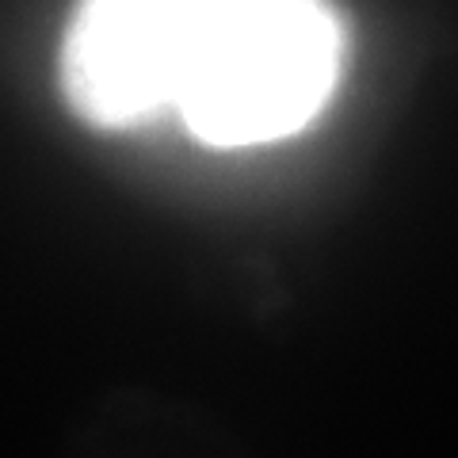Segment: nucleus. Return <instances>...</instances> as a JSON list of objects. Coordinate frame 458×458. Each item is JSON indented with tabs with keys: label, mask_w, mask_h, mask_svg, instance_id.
I'll return each mask as SVG.
<instances>
[{
	"label": "nucleus",
	"mask_w": 458,
	"mask_h": 458,
	"mask_svg": "<svg viewBox=\"0 0 458 458\" xmlns=\"http://www.w3.org/2000/svg\"><path fill=\"white\" fill-rule=\"evenodd\" d=\"M340 54L328 0H222L176 107L207 146H264L328 104Z\"/></svg>",
	"instance_id": "nucleus-1"
},
{
	"label": "nucleus",
	"mask_w": 458,
	"mask_h": 458,
	"mask_svg": "<svg viewBox=\"0 0 458 458\" xmlns=\"http://www.w3.org/2000/svg\"><path fill=\"white\" fill-rule=\"evenodd\" d=\"M222 0H77L62 38V92L96 131H126L180 104Z\"/></svg>",
	"instance_id": "nucleus-2"
}]
</instances>
